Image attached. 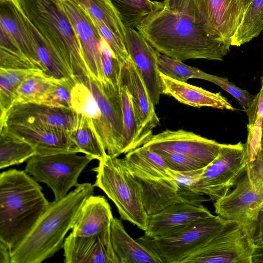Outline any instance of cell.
<instances>
[{
    "instance_id": "cell-1",
    "label": "cell",
    "mask_w": 263,
    "mask_h": 263,
    "mask_svg": "<svg viewBox=\"0 0 263 263\" xmlns=\"http://www.w3.org/2000/svg\"><path fill=\"white\" fill-rule=\"evenodd\" d=\"M136 29L159 53L182 62L222 61L231 46L210 34L194 18L164 7L149 14Z\"/></svg>"
},
{
    "instance_id": "cell-2",
    "label": "cell",
    "mask_w": 263,
    "mask_h": 263,
    "mask_svg": "<svg viewBox=\"0 0 263 263\" xmlns=\"http://www.w3.org/2000/svg\"><path fill=\"white\" fill-rule=\"evenodd\" d=\"M91 183H79L63 198L50 202L28 235L11 251V263H41L63 248L85 200L94 194Z\"/></svg>"
},
{
    "instance_id": "cell-3",
    "label": "cell",
    "mask_w": 263,
    "mask_h": 263,
    "mask_svg": "<svg viewBox=\"0 0 263 263\" xmlns=\"http://www.w3.org/2000/svg\"><path fill=\"white\" fill-rule=\"evenodd\" d=\"M50 204L42 187L25 171L0 174V240L12 250L30 232Z\"/></svg>"
},
{
    "instance_id": "cell-4",
    "label": "cell",
    "mask_w": 263,
    "mask_h": 263,
    "mask_svg": "<svg viewBox=\"0 0 263 263\" xmlns=\"http://www.w3.org/2000/svg\"><path fill=\"white\" fill-rule=\"evenodd\" d=\"M23 13L57 53L76 81L90 76L73 26L59 0H17Z\"/></svg>"
},
{
    "instance_id": "cell-5",
    "label": "cell",
    "mask_w": 263,
    "mask_h": 263,
    "mask_svg": "<svg viewBox=\"0 0 263 263\" xmlns=\"http://www.w3.org/2000/svg\"><path fill=\"white\" fill-rule=\"evenodd\" d=\"M122 159L140 194L147 215L156 214L174 203H190L171 169L156 152L141 146L126 153Z\"/></svg>"
},
{
    "instance_id": "cell-6",
    "label": "cell",
    "mask_w": 263,
    "mask_h": 263,
    "mask_svg": "<svg viewBox=\"0 0 263 263\" xmlns=\"http://www.w3.org/2000/svg\"><path fill=\"white\" fill-rule=\"evenodd\" d=\"M92 171L96 173L94 186L102 190L115 203L120 218L145 231L148 215L123 159L107 154Z\"/></svg>"
},
{
    "instance_id": "cell-7",
    "label": "cell",
    "mask_w": 263,
    "mask_h": 263,
    "mask_svg": "<svg viewBox=\"0 0 263 263\" xmlns=\"http://www.w3.org/2000/svg\"><path fill=\"white\" fill-rule=\"evenodd\" d=\"M228 222L217 215H213L156 237L144 235L136 240L157 255L162 263H181L215 236Z\"/></svg>"
},
{
    "instance_id": "cell-8",
    "label": "cell",
    "mask_w": 263,
    "mask_h": 263,
    "mask_svg": "<svg viewBox=\"0 0 263 263\" xmlns=\"http://www.w3.org/2000/svg\"><path fill=\"white\" fill-rule=\"evenodd\" d=\"M92 160L77 153L35 155L27 161L25 171L38 182L45 183L52 191L54 200H59L78 185L80 175Z\"/></svg>"
},
{
    "instance_id": "cell-9",
    "label": "cell",
    "mask_w": 263,
    "mask_h": 263,
    "mask_svg": "<svg viewBox=\"0 0 263 263\" xmlns=\"http://www.w3.org/2000/svg\"><path fill=\"white\" fill-rule=\"evenodd\" d=\"M254 247L250 230L240 223L228 221L215 236L181 263H252Z\"/></svg>"
},
{
    "instance_id": "cell-10",
    "label": "cell",
    "mask_w": 263,
    "mask_h": 263,
    "mask_svg": "<svg viewBox=\"0 0 263 263\" xmlns=\"http://www.w3.org/2000/svg\"><path fill=\"white\" fill-rule=\"evenodd\" d=\"M246 168L244 143L222 144L217 157L204 167L196 189L215 201L228 193Z\"/></svg>"
},
{
    "instance_id": "cell-11",
    "label": "cell",
    "mask_w": 263,
    "mask_h": 263,
    "mask_svg": "<svg viewBox=\"0 0 263 263\" xmlns=\"http://www.w3.org/2000/svg\"><path fill=\"white\" fill-rule=\"evenodd\" d=\"M252 1L189 0L184 14L194 18L212 35L231 45Z\"/></svg>"
},
{
    "instance_id": "cell-12",
    "label": "cell",
    "mask_w": 263,
    "mask_h": 263,
    "mask_svg": "<svg viewBox=\"0 0 263 263\" xmlns=\"http://www.w3.org/2000/svg\"><path fill=\"white\" fill-rule=\"evenodd\" d=\"M100 111V119L93 123L108 155L118 157L122 154L123 111L121 87L92 78L86 82Z\"/></svg>"
},
{
    "instance_id": "cell-13",
    "label": "cell",
    "mask_w": 263,
    "mask_h": 263,
    "mask_svg": "<svg viewBox=\"0 0 263 263\" xmlns=\"http://www.w3.org/2000/svg\"><path fill=\"white\" fill-rule=\"evenodd\" d=\"M235 189L215 201V212L222 219L240 223L253 234L258 213L263 205V192L252 184L247 170Z\"/></svg>"
},
{
    "instance_id": "cell-14",
    "label": "cell",
    "mask_w": 263,
    "mask_h": 263,
    "mask_svg": "<svg viewBox=\"0 0 263 263\" xmlns=\"http://www.w3.org/2000/svg\"><path fill=\"white\" fill-rule=\"evenodd\" d=\"M222 144L192 132L165 129L150 138L142 145L152 151L164 150L191 157L206 165L218 156Z\"/></svg>"
},
{
    "instance_id": "cell-15",
    "label": "cell",
    "mask_w": 263,
    "mask_h": 263,
    "mask_svg": "<svg viewBox=\"0 0 263 263\" xmlns=\"http://www.w3.org/2000/svg\"><path fill=\"white\" fill-rule=\"evenodd\" d=\"M125 45L141 76L151 100L155 106L162 95L161 82L157 62L159 53L134 28H126Z\"/></svg>"
},
{
    "instance_id": "cell-16",
    "label": "cell",
    "mask_w": 263,
    "mask_h": 263,
    "mask_svg": "<svg viewBox=\"0 0 263 263\" xmlns=\"http://www.w3.org/2000/svg\"><path fill=\"white\" fill-rule=\"evenodd\" d=\"M2 127L30 143L36 155L80 153L71 132L58 127L33 123L9 124Z\"/></svg>"
},
{
    "instance_id": "cell-17",
    "label": "cell",
    "mask_w": 263,
    "mask_h": 263,
    "mask_svg": "<svg viewBox=\"0 0 263 263\" xmlns=\"http://www.w3.org/2000/svg\"><path fill=\"white\" fill-rule=\"evenodd\" d=\"M77 116V112L72 108L56 107L40 103H20L9 109L0 120V127L9 124L33 123L71 132L75 127Z\"/></svg>"
},
{
    "instance_id": "cell-18",
    "label": "cell",
    "mask_w": 263,
    "mask_h": 263,
    "mask_svg": "<svg viewBox=\"0 0 263 263\" xmlns=\"http://www.w3.org/2000/svg\"><path fill=\"white\" fill-rule=\"evenodd\" d=\"M78 37L90 78L106 82L100 51L101 36L83 11L69 0H59Z\"/></svg>"
},
{
    "instance_id": "cell-19",
    "label": "cell",
    "mask_w": 263,
    "mask_h": 263,
    "mask_svg": "<svg viewBox=\"0 0 263 263\" xmlns=\"http://www.w3.org/2000/svg\"><path fill=\"white\" fill-rule=\"evenodd\" d=\"M63 248L65 263H120L111 245L110 227L90 237L77 236L70 232Z\"/></svg>"
},
{
    "instance_id": "cell-20",
    "label": "cell",
    "mask_w": 263,
    "mask_h": 263,
    "mask_svg": "<svg viewBox=\"0 0 263 263\" xmlns=\"http://www.w3.org/2000/svg\"><path fill=\"white\" fill-rule=\"evenodd\" d=\"M121 84L124 85L132 98L133 106L144 144L153 135V130L159 125L160 120L143 81L132 60L123 65Z\"/></svg>"
},
{
    "instance_id": "cell-21",
    "label": "cell",
    "mask_w": 263,
    "mask_h": 263,
    "mask_svg": "<svg viewBox=\"0 0 263 263\" xmlns=\"http://www.w3.org/2000/svg\"><path fill=\"white\" fill-rule=\"evenodd\" d=\"M213 215L201 204L174 203L156 214L148 215L144 235L156 237L178 227Z\"/></svg>"
},
{
    "instance_id": "cell-22",
    "label": "cell",
    "mask_w": 263,
    "mask_h": 263,
    "mask_svg": "<svg viewBox=\"0 0 263 263\" xmlns=\"http://www.w3.org/2000/svg\"><path fill=\"white\" fill-rule=\"evenodd\" d=\"M159 74L162 95L172 97L182 104L193 107L205 106L231 111L235 110L220 92H212L187 82L173 79L161 73Z\"/></svg>"
},
{
    "instance_id": "cell-23",
    "label": "cell",
    "mask_w": 263,
    "mask_h": 263,
    "mask_svg": "<svg viewBox=\"0 0 263 263\" xmlns=\"http://www.w3.org/2000/svg\"><path fill=\"white\" fill-rule=\"evenodd\" d=\"M113 217L111 207L105 197L91 195L81 208L71 232L81 237L98 235L109 228Z\"/></svg>"
},
{
    "instance_id": "cell-24",
    "label": "cell",
    "mask_w": 263,
    "mask_h": 263,
    "mask_svg": "<svg viewBox=\"0 0 263 263\" xmlns=\"http://www.w3.org/2000/svg\"><path fill=\"white\" fill-rule=\"evenodd\" d=\"M0 27L12 37L21 52L42 70L18 1L0 3Z\"/></svg>"
},
{
    "instance_id": "cell-25",
    "label": "cell",
    "mask_w": 263,
    "mask_h": 263,
    "mask_svg": "<svg viewBox=\"0 0 263 263\" xmlns=\"http://www.w3.org/2000/svg\"><path fill=\"white\" fill-rule=\"evenodd\" d=\"M110 237L114 251L120 263H162L157 255L127 233L121 219L112 218Z\"/></svg>"
},
{
    "instance_id": "cell-26",
    "label": "cell",
    "mask_w": 263,
    "mask_h": 263,
    "mask_svg": "<svg viewBox=\"0 0 263 263\" xmlns=\"http://www.w3.org/2000/svg\"><path fill=\"white\" fill-rule=\"evenodd\" d=\"M84 13L92 24L107 27L125 42L126 27L110 0H69Z\"/></svg>"
},
{
    "instance_id": "cell-27",
    "label": "cell",
    "mask_w": 263,
    "mask_h": 263,
    "mask_svg": "<svg viewBox=\"0 0 263 263\" xmlns=\"http://www.w3.org/2000/svg\"><path fill=\"white\" fill-rule=\"evenodd\" d=\"M76 146L82 153L93 159L101 161L107 155L103 144L94 126L92 119L77 113L75 127L71 132Z\"/></svg>"
},
{
    "instance_id": "cell-28",
    "label": "cell",
    "mask_w": 263,
    "mask_h": 263,
    "mask_svg": "<svg viewBox=\"0 0 263 263\" xmlns=\"http://www.w3.org/2000/svg\"><path fill=\"white\" fill-rule=\"evenodd\" d=\"M23 14L33 41L37 59L42 70L47 75L55 79H74L57 53Z\"/></svg>"
},
{
    "instance_id": "cell-29",
    "label": "cell",
    "mask_w": 263,
    "mask_h": 263,
    "mask_svg": "<svg viewBox=\"0 0 263 263\" xmlns=\"http://www.w3.org/2000/svg\"><path fill=\"white\" fill-rule=\"evenodd\" d=\"M36 152L28 142L0 128V168L19 164L34 155Z\"/></svg>"
},
{
    "instance_id": "cell-30",
    "label": "cell",
    "mask_w": 263,
    "mask_h": 263,
    "mask_svg": "<svg viewBox=\"0 0 263 263\" xmlns=\"http://www.w3.org/2000/svg\"><path fill=\"white\" fill-rule=\"evenodd\" d=\"M246 112L249 120L248 135L244 143L247 164L252 161L260 147L263 124V76L261 87Z\"/></svg>"
},
{
    "instance_id": "cell-31",
    "label": "cell",
    "mask_w": 263,
    "mask_h": 263,
    "mask_svg": "<svg viewBox=\"0 0 263 263\" xmlns=\"http://www.w3.org/2000/svg\"><path fill=\"white\" fill-rule=\"evenodd\" d=\"M123 111L122 154H126L144 144L134 110L132 98L127 88L121 84Z\"/></svg>"
},
{
    "instance_id": "cell-32",
    "label": "cell",
    "mask_w": 263,
    "mask_h": 263,
    "mask_svg": "<svg viewBox=\"0 0 263 263\" xmlns=\"http://www.w3.org/2000/svg\"><path fill=\"white\" fill-rule=\"evenodd\" d=\"M124 26L136 28L149 14L163 9V2L152 0H110Z\"/></svg>"
},
{
    "instance_id": "cell-33",
    "label": "cell",
    "mask_w": 263,
    "mask_h": 263,
    "mask_svg": "<svg viewBox=\"0 0 263 263\" xmlns=\"http://www.w3.org/2000/svg\"><path fill=\"white\" fill-rule=\"evenodd\" d=\"M55 80L42 70H36L23 82L16 92L13 105L27 103L41 104Z\"/></svg>"
},
{
    "instance_id": "cell-34",
    "label": "cell",
    "mask_w": 263,
    "mask_h": 263,
    "mask_svg": "<svg viewBox=\"0 0 263 263\" xmlns=\"http://www.w3.org/2000/svg\"><path fill=\"white\" fill-rule=\"evenodd\" d=\"M263 30V0H252L233 36L231 45L239 47L257 37Z\"/></svg>"
},
{
    "instance_id": "cell-35",
    "label": "cell",
    "mask_w": 263,
    "mask_h": 263,
    "mask_svg": "<svg viewBox=\"0 0 263 263\" xmlns=\"http://www.w3.org/2000/svg\"><path fill=\"white\" fill-rule=\"evenodd\" d=\"M37 69H40L0 68V120L13 106L16 92L23 82Z\"/></svg>"
},
{
    "instance_id": "cell-36",
    "label": "cell",
    "mask_w": 263,
    "mask_h": 263,
    "mask_svg": "<svg viewBox=\"0 0 263 263\" xmlns=\"http://www.w3.org/2000/svg\"><path fill=\"white\" fill-rule=\"evenodd\" d=\"M71 106L77 113L98 121L100 111L98 103L86 83L76 81L71 92Z\"/></svg>"
},
{
    "instance_id": "cell-37",
    "label": "cell",
    "mask_w": 263,
    "mask_h": 263,
    "mask_svg": "<svg viewBox=\"0 0 263 263\" xmlns=\"http://www.w3.org/2000/svg\"><path fill=\"white\" fill-rule=\"evenodd\" d=\"M160 73L173 79L186 82L190 79H205L206 72L182 61L160 54L157 62Z\"/></svg>"
},
{
    "instance_id": "cell-38",
    "label": "cell",
    "mask_w": 263,
    "mask_h": 263,
    "mask_svg": "<svg viewBox=\"0 0 263 263\" xmlns=\"http://www.w3.org/2000/svg\"><path fill=\"white\" fill-rule=\"evenodd\" d=\"M76 82L72 78L55 79L41 104L56 107L71 108V92Z\"/></svg>"
},
{
    "instance_id": "cell-39",
    "label": "cell",
    "mask_w": 263,
    "mask_h": 263,
    "mask_svg": "<svg viewBox=\"0 0 263 263\" xmlns=\"http://www.w3.org/2000/svg\"><path fill=\"white\" fill-rule=\"evenodd\" d=\"M99 47L105 79L115 87L120 88L123 65L114 53L108 43L101 36Z\"/></svg>"
},
{
    "instance_id": "cell-40",
    "label": "cell",
    "mask_w": 263,
    "mask_h": 263,
    "mask_svg": "<svg viewBox=\"0 0 263 263\" xmlns=\"http://www.w3.org/2000/svg\"><path fill=\"white\" fill-rule=\"evenodd\" d=\"M159 154L168 167L177 172H186L201 169L207 165L189 156L164 150L153 151Z\"/></svg>"
},
{
    "instance_id": "cell-41",
    "label": "cell",
    "mask_w": 263,
    "mask_h": 263,
    "mask_svg": "<svg viewBox=\"0 0 263 263\" xmlns=\"http://www.w3.org/2000/svg\"><path fill=\"white\" fill-rule=\"evenodd\" d=\"M204 80L216 84L231 95L243 110L247 109L251 105L255 96L250 94L248 91L237 87L234 84L229 82L227 78L206 73Z\"/></svg>"
},
{
    "instance_id": "cell-42",
    "label": "cell",
    "mask_w": 263,
    "mask_h": 263,
    "mask_svg": "<svg viewBox=\"0 0 263 263\" xmlns=\"http://www.w3.org/2000/svg\"><path fill=\"white\" fill-rule=\"evenodd\" d=\"M92 25L100 35L108 43L122 65L128 64L132 60L126 49L125 43L120 37L103 25Z\"/></svg>"
},
{
    "instance_id": "cell-43",
    "label": "cell",
    "mask_w": 263,
    "mask_h": 263,
    "mask_svg": "<svg viewBox=\"0 0 263 263\" xmlns=\"http://www.w3.org/2000/svg\"><path fill=\"white\" fill-rule=\"evenodd\" d=\"M0 68L7 69H39L33 61L24 54L11 52L2 48H0Z\"/></svg>"
},
{
    "instance_id": "cell-44",
    "label": "cell",
    "mask_w": 263,
    "mask_h": 263,
    "mask_svg": "<svg viewBox=\"0 0 263 263\" xmlns=\"http://www.w3.org/2000/svg\"><path fill=\"white\" fill-rule=\"evenodd\" d=\"M246 170L253 185L263 192V127L260 147L252 161L247 164Z\"/></svg>"
},
{
    "instance_id": "cell-45",
    "label": "cell",
    "mask_w": 263,
    "mask_h": 263,
    "mask_svg": "<svg viewBox=\"0 0 263 263\" xmlns=\"http://www.w3.org/2000/svg\"><path fill=\"white\" fill-rule=\"evenodd\" d=\"M252 240L254 246H263V205L258 213L255 222Z\"/></svg>"
},
{
    "instance_id": "cell-46",
    "label": "cell",
    "mask_w": 263,
    "mask_h": 263,
    "mask_svg": "<svg viewBox=\"0 0 263 263\" xmlns=\"http://www.w3.org/2000/svg\"><path fill=\"white\" fill-rule=\"evenodd\" d=\"M0 48L17 53L23 54L12 37L7 31L1 27Z\"/></svg>"
},
{
    "instance_id": "cell-47",
    "label": "cell",
    "mask_w": 263,
    "mask_h": 263,
    "mask_svg": "<svg viewBox=\"0 0 263 263\" xmlns=\"http://www.w3.org/2000/svg\"><path fill=\"white\" fill-rule=\"evenodd\" d=\"M189 0H164V8L168 11L184 14Z\"/></svg>"
},
{
    "instance_id": "cell-48",
    "label": "cell",
    "mask_w": 263,
    "mask_h": 263,
    "mask_svg": "<svg viewBox=\"0 0 263 263\" xmlns=\"http://www.w3.org/2000/svg\"><path fill=\"white\" fill-rule=\"evenodd\" d=\"M0 263H11V251L9 248L1 240Z\"/></svg>"
},
{
    "instance_id": "cell-49",
    "label": "cell",
    "mask_w": 263,
    "mask_h": 263,
    "mask_svg": "<svg viewBox=\"0 0 263 263\" xmlns=\"http://www.w3.org/2000/svg\"><path fill=\"white\" fill-rule=\"evenodd\" d=\"M251 262H263V246H254L251 256Z\"/></svg>"
},
{
    "instance_id": "cell-50",
    "label": "cell",
    "mask_w": 263,
    "mask_h": 263,
    "mask_svg": "<svg viewBox=\"0 0 263 263\" xmlns=\"http://www.w3.org/2000/svg\"><path fill=\"white\" fill-rule=\"evenodd\" d=\"M17 0H0V3L5 2H11L13 3H15Z\"/></svg>"
},
{
    "instance_id": "cell-51",
    "label": "cell",
    "mask_w": 263,
    "mask_h": 263,
    "mask_svg": "<svg viewBox=\"0 0 263 263\" xmlns=\"http://www.w3.org/2000/svg\"><path fill=\"white\" fill-rule=\"evenodd\" d=\"M262 127H263V124H262Z\"/></svg>"
}]
</instances>
